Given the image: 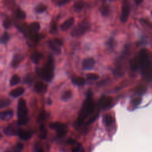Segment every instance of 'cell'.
Segmentation results:
<instances>
[{
  "label": "cell",
  "mask_w": 152,
  "mask_h": 152,
  "mask_svg": "<svg viewBox=\"0 0 152 152\" xmlns=\"http://www.w3.org/2000/svg\"><path fill=\"white\" fill-rule=\"evenodd\" d=\"M140 67L141 68L142 76L148 80L151 78V63L150 59L148 52L145 49H142L139 53Z\"/></svg>",
  "instance_id": "6da1fadb"
},
{
  "label": "cell",
  "mask_w": 152,
  "mask_h": 152,
  "mask_svg": "<svg viewBox=\"0 0 152 152\" xmlns=\"http://www.w3.org/2000/svg\"><path fill=\"white\" fill-rule=\"evenodd\" d=\"M95 109V104L92 99L91 93H88L86 99H85L82 108L80 110L78 118L77 121V125H81L84 121L90 115H91Z\"/></svg>",
  "instance_id": "7a4b0ae2"
},
{
  "label": "cell",
  "mask_w": 152,
  "mask_h": 152,
  "mask_svg": "<svg viewBox=\"0 0 152 152\" xmlns=\"http://www.w3.org/2000/svg\"><path fill=\"white\" fill-rule=\"evenodd\" d=\"M37 74L46 81L52 80L53 77V61L52 56H49L47 62L41 69H37Z\"/></svg>",
  "instance_id": "3957f363"
},
{
  "label": "cell",
  "mask_w": 152,
  "mask_h": 152,
  "mask_svg": "<svg viewBox=\"0 0 152 152\" xmlns=\"http://www.w3.org/2000/svg\"><path fill=\"white\" fill-rule=\"evenodd\" d=\"M28 110L26 106V101L24 99H20L18 102L17 105V116H18V124L20 125H26L28 121L27 117Z\"/></svg>",
  "instance_id": "277c9868"
},
{
  "label": "cell",
  "mask_w": 152,
  "mask_h": 152,
  "mask_svg": "<svg viewBox=\"0 0 152 152\" xmlns=\"http://www.w3.org/2000/svg\"><path fill=\"white\" fill-rule=\"evenodd\" d=\"M90 24L87 20H83L75 26L71 31L72 37H80L84 35L89 29Z\"/></svg>",
  "instance_id": "5b68a950"
},
{
  "label": "cell",
  "mask_w": 152,
  "mask_h": 152,
  "mask_svg": "<svg viewBox=\"0 0 152 152\" xmlns=\"http://www.w3.org/2000/svg\"><path fill=\"white\" fill-rule=\"evenodd\" d=\"M130 13V5L128 0H123L121 14L120 15V20L122 23H125L129 16Z\"/></svg>",
  "instance_id": "8992f818"
},
{
  "label": "cell",
  "mask_w": 152,
  "mask_h": 152,
  "mask_svg": "<svg viewBox=\"0 0 152 152\" xmlns=\"http://www.w3.org/2000/svg\"><path fill=\"white\" fill-rule=\"evenodd\" d=\"M112 103V99L110 97L102 96L99 100V104L102 109L108 108Z\"/></svg>",
  "instance_id": "52a82bcc"
},
{
  "label": "cell",
  "mask_w": 152,
  "mask_h": 152,
  "mask_svg": "<svg viewBox=\"0 0 152 152\" xmlns=\"http://www.w3.org/2000/svg\"><path fill=\"white\" fill-rule=\"evenodd\" d=\"M14 111L12 109H7L0 112V119L4 121H9L13 117Z\"/></svg>",
  "instance_id": "ba28073f"
},
{
  "label": "cell",
  "mask_w": 152,
  "mask_h": 152,
  "mask_svg": "<svg viewBox=\"0 0 152 152\" xmlns=\"http://www.w3.org/2000/svg\"><path fill=\"white\" fill-rule=\"evenodd\" d=\"M94 64H95V61L94 59L92 58H88L83 61V67L84 69L90 70L94 67Z\"/></svg>",
  "instance_id": "9c48e42d"
},
{
  "label": "cell",
  "mask_w": 152,
  "mask_h": 152,
  "mask_svg": "<svg viewBox=\"0 0 152 152\" xmlns=\"http://www.w3.org/2000/svg\"><path fill=\"white\" fill-rule=\"evenodd\" d=\"M75 20L74 17H70L65 21L60 27V28L62 31H66L68 30L74 23Z\"/></svg>",
  "instance_id": "30bf717a"
},
{
  "label": "cell",
  "mask_w": 152,
  "mask_h": 152,
  "mask_svg": "<svg viewBox=\"0 0 152 152\" xmlns=\"http://www.w3.org/2000/svg\"><path fill=\"white\" fill-rule=\"evenodd\" d=\"M48 46L49 48V49L55 54L59 55L61 53V49L59 48V46L56 44L52 40H49L47 42Z\"/></svg>",
  "instance_id": "8fae6325"
},
{
  "label": "cell",
  "mask_w": 152,
  "mask_h": 152,
  "mask_svg": "<svg viewBox=\"0 0 152 152\" xmlns=\"http://www.w3.org/2000/svg\"><path fill=\"white\" fill-rule=\"evenodd\" d=\"M88 4L83 1H78L74 3L73 9L75 12H80L87 7Z\"/></svg>",
  "instance_id": "7c38bea8"
},
{
  "label": "cell",
  "mask_w": 152,
  "mask_h": 152,
  "mask_svg": "<svg viewBox=\"0 0 152 152\" xmlns=\"http://www.w3.org/2000/svg\"><path fill=\"white\" fill-rule=\"evenodd\" d=\"M20 138H21L23 140H29L31 135H32V132L30 131H27L23 129H19L18 130V134H17Z\"/></svg>",
  "instance_id": "4fadbf2b"
},
{
  "label": "cell",
  "mask_w": 152,
  "mask_h": 152,
  "mask_svg": "<svg viewBox=\"0 0 152 152\" xmlns=\"http://www.w3.org/2000/svg\"><path fill=\"white\" fill-rule=\"evenodd\" d=\"M23 59V56L20 53L15 54L11 61V66L14 68L17 67Z\"/></svg>",
  "instance_id": "5bb4252c"
},
{
  "label": "cell",
  "mask_w": 152,
  "mask_h": 152,
  "mask_svg": "<svg viewBox=\"0 0 152 152\" xmlns=\"http://www.w3.org/2000/svg\"><path fill=\"white\" fill-rule=\"evenodd\" d=\"M130 66L131 70L133 71H135L138 69L140 67V59L138 56H136L131 59L130 62Z\"/></svg>",
  "instance_id": "9a60e30c"
},
{
  "label": "cell",
  "mask_w": 152,
  "mask_h": 152,
  "mask_svg": "<svg viewBox=\"0 0 152 152\" xmlns=\"http://www.w3.org/2000/svg\"><path fill=\"white\" fill-rule=\"evenodd\" d=\"M24 92V88L23 87H18L10 91V96L12 97H17L21 96Z\"/></svg>",
  "instance_id": "2e32d148"
},
{
  "label": "cell",
  "mask_w": 152,
  "mask_h": 152,
  "mask_svg": "<svg viewBox=\"0 0 152 152\" xmlns=\"http://www.w3.org/2000/svg\"><path fill=\"white\" fill-rule=\"evenodd\" d=\"M43 53L40 52H34L31 55V59L34 64H38L43 58Z\"/></svg>",
  "instance_id": "e0dca14e"
},
{
  "label": "cell",
  "mask_w": 152,
  "mask_h": 152,
  "mask_svg": "<svg viewBox=\"0 0 152 152\" xmlns=\"http://www.w3.org/2000/svg\"><path fill=\"white\" fill-rule=\"evenodd\" d=\"M72 82L77 86H83L85 84V80L81 77L74 75L72 77Z\"/></svg>",
  "instance_id": "ac0fdd59"
},
{
  "label": "cell",
  "mask_w": 152,
  "mask_h": 152,
  "mask_svg": "<svg viewBox=\"0 0 152 152\" xmlns=\"http://www.w3.org/2000/svg\"><path fill=\"white\" fill-rule=\"evenodd\" d=\"M46 86L42 81L36 82L34 85V89L37 93H41L42 91H46Z\"/></svg>",
  "instance_id": "d6986e66"
},
{
  "label": "cell",
  "mask_w": 152,
  "mask_h": 152,
  "mask_svg": "<svg viewBox=\"0 0 152 152\" xmlns=\"http://www.w3.org/2000/svg\"><path fill=\"white\" fill-rule=\"evenodd\" d=\"M4 132L7 135H15L18 134V131H17L14 127L11 126H7L4 129Z\"/></svg>",
  "instance_id": "ffe728a7"
},
{
  "label": "cell",
  "mask_w": 152,
  "mask_h": 152,
  "mask_svg": "<svg viewBox=\"0 0 152 152\" xmlns=\"http://www.w3.org/2000/svg\"><path fill=\"white\" fill-rule=\"evenodd\" d=\"M40 28V24L37 22H33L30 24L29 26V30L31 33H37Z\"/></svg>",
  "instance_id": "44dd1931"
},
{
  "label": "cell",
  "mask_w": 152,
  "mask_h": 152,
  "mask_svg": "<svg viewBox=\"0 0 152 152\" xmlns=\"http://www.w3.org/2000/svg\"><path fill=\"white\" fill-rule=\"evenodd\" d=\"M99 11L103 16H104V17L107 16L109 14L110 11V7H109V5H106V4L102 5L99 8Z\"/></svg>",
  "instance_id": "7402d4cb"
},
{
  "label": "cell",
  "mask_w": 152,
  "mask_h": 152,
  "mask_svg": "<svg viewBox=\"0 0 152 152\" xmlns=\"http://www.w3.org/2000/svg\"><path fill=\"white\" fill-rule=\"evenodd\" d=\"M11 100L7 98H0V109L8 106L11 104Z\"/></svg>",
  "instance_id": "603a6c76"
},
{
  "label": "cell",
  "mask_w": 152,
  "mask_h": 152,
  "mask_svg": "<svg viewBox=\"0 0 152 152\" xmlns=\"http://www.w3.org/2000/svg\"><path fill=\"white\" fill-rule=\"evenodd\" d=\"M47 9V6L43 4H40L37 5L35 8H34V11L35 12L37 13V14H40V13H42L43 12H45Z\"/></svg>",
  "instance_id": "cb8c5ba5"
},
{
  "label": "cell",
  "mask_w": 152,
  "mask_h": 152,
  "mask_svg": "<svg viewBox=\"0 0 152 152\" xmlns=\"http://www.w3.org/2000/svg\"><path fill=\"white\" fill-rule=\"evenodd\" d=\"M103 122L106 126H110L113 123V118L110 114H106L104 116Z\"/></svg>",
  "instance_id": "d4e9b609"
},
{
  "label": "cell",
  "mask_w": 152,
  "mask_h": 152,
  "mask_svg": "<svg viewBox=\"0 0 152 152\" xmlns=\"http://www.w3.org/2000/svg\"><path fill=\"white\" fill-rule=\"evenodd\" d=\"M39 131H40V134H39V137L40 138L42 139H44L46 137L48 132L45 126L44 125L42 124L40 127H39Z\"/></svg>",
  "instance_id": "484cf974"
},
{
  "label": "cell",
  "mask_w": 152,
  "mask_h": 152,
  "mask_svg": "<svg viewBox=\"0 0 152 152\" xmlns=\"http://www.w3.org/2000/svg\"><path fill=\"white\" fill-rule=\"evenodd\" d=\"M20 82V78L18 75H14L12 76V77L11 78L10 80V85L11 86H15L17 84H18Z\"/></svg>",
  "instance_id": "4316f807"
},
{
  "label": "cell",
  "mask_w": 152,
  "mask_h": 152,
  "mask_svg": "<svg viewBox=\"0 0 152 152\" xmlns=\"http://www.w3.org/2000/svg\"><path fill=\"white\" fill-rule=\"evenodd\" d=\"M10 39V36L7 32H4L3 34L0 37V43L5 44Z\"/></svg>",
  "instance_id": "83f0119b"
},
{
  "label": "cell",
  "mask_w": 152,
  "mask_h": 152,
  "mask_svg": "<svg viewBox=\"0 0 152 152\" xmlns=\"http://www.w3.org/2000/svg\"><path fill=\"white\" fill-rule=\"evenodd\" d=\"M146 91H147V88L144 85H139L135 88L136 93H137L138 94H140V95L144 94L146 92Z\"/></svg>",
  "instance_id": "f1b7e54d"
},
{
  "label": "cell",
  "mask_w": 152,
  "mask_h": 152,
  "mask_svg": "<svg viewBox=\"0 0 152 152\" xmlns=\"http://www.w3.org/2000/svg\"><path fill=\"white\" fill-rule=\"evenodd\" d=\"M72 95V93L71 91L70 90H67L65 91L61 96V99L64 101H66L68 100H69Z\"/></svg>",
  "instance_id": "f546056e"
},
{
  "label": "cell",
  "mask_w": 152,
  "mask_h": 152,
  "mask_svg": "<svg viewBox=\"0 0 152 152\" xmlns=\"http://www.w3.org/2000/svg\"><path fill=\"white\" fill-rule=\"evenodd\" d=\"M15 15L18 18L21 19V20L25 19V18L26 17V14L25 12L20 9H17L16 10Z\"/></svg>",
  "instance_id": "4dcf8cb0"
},
{
  "label": "cell",
  "mask_w": 152,
  "mask_h": 152,
  "mask_svg": "<svg viewBox=\"0 0 152 152\" xmlns=\"http://www.w3.org/2000/svg\"><path fill=\"white\" fill-rule=\"evenodd\" d=\"M64 125L63 124L61 123V122H52L50 124L49 126L51 129L58 131V129H59L62 126Z\"/></svg>",
  "instance_id": "1f68e13d"
},
{
  "label": "cell",
  "mask_w": 152,
  "mask_h": 152,
  "mask_svg": "<svg viewBox=\"0 0 152 152\" xmlns=\"http://www.w3.org/2000/svg\"><path fill=\"white\" fill-rule=\"evenodd\" d=\"M56 131H57V134H58V136L63 137L67 132V127L65 125H64L59 129H58Z\"/></svg>",
  "instance_id": "d6a6232c"
},
{
  "label": "cell",
  "mask_w": 152,
  "mask_h": 152,
  "mask_svg": "<svg viewBox=\"0 0 152 152\" xmlns=\"http://www.w3.org/2000/svg\"><path fill=\"white\" fill-rule=\"evenodd\" d=\"M87 78L89 80H97L99 78V75L97 74H94V73H88L86 75Z\"/></svg>",
  "instance_id": "836d02e7"
},
{
  "label": "cell",
  "mask_w": 152,
  "mask_h": 152,
  "mask_svg": "<svg viewBox=\"0 0 152 152\" xmlns=\"http://www.w3.org/2000/svg\"><path fill=\"white\" fill-rule=\"evenodd\" d=\"M142 101V99L140 97H136V98H134L132 101H131V104L133 107H136L137 106H138L141 102Z\"/></svg>",
  "instance_id": "e575fe53"
},
{
  "label": "cell",
  "mask_w": 152,
  "mask_h": 152,
  "mask_svg": "<svg viewBox=\"0 0 152 152\" xmlns=\"http://www.w3.org/2000/svg\"><path fill=\"white\" fill-rule=\"evenodd\" d=\"M11 24V21L9 18H7L4 20V21H3V27L5 28H7V29L8 28L10 27Z\"/></svg>",
  "instance_id": "d590c367"
},
{
  "label": "cell",
  "mask_w": 152,
  "mask_h": 152,
  "mask_svg": "<svg viewBox=\"0 0 152 152\" xmlns=\"http://www.w3.org/2000/svg\"><path fill=\"white\" fill-rule=\"evenodd\" d=\"M32 77L30 75H27L25 77L24 79V81L25 83V84H30L32 82Z\"/></svg>",
  "instance_id": "8d00e7d4"
},
{
  "label": "cell",
  "mask_w": 152,
  "mask_h": 152,
  "mask_svg": "<svg viewBox=\"0 0 152 152\" xmlns=\"http://www.w3.org/2000/svg\"><path fill=\"white\" fill-rule=\"evenodd\" d=\"M71 0H56L57 5H63L68 3Z\"/></svg>",
  "instance_id": "74e56055"
},
{
  "label": "cell",
  "mask_w": 152,
  "mask_h": 152,
  "mask_svg": "<svg viewBox=\"0 0 152 152\" xmlns=\"http://www.w3.org/2000/svg\"><path fill=\"white\" fill-rule=\"evenodd\" d=\"M81 149V145L80 144L75 145L71 150V152H79Z\"/></svg>",
  "instance_id": "f35d334b"
},
{
  "label": "cell",
  "mask_w": 152,
  "mask_h": 152,
  "mask_svg": "<svg viewBox=\"0 0 152 152\" xmlns=\"http://www.w3.org/2000/svg\"><path fill=\"white\" fill-rule=\"evenodd\" d=\"M56 44H57L59 46H62L63 45V42L62 40L59 39V38H55L53 40Z\"/></svg>",
  "instance_id": "ab89813d"
},
{
  "label": "cell",
  "mask_w": 152,
  "mask_h": 152,
  "mask_svg": "<svg viewBox=\"0 0 152 152\" xmlns=\"http://www.w3.org/2000/svg\"><path fill=\"white\" fill-rule=\"evenodd\" d=\"M45 118V111H42V112L40 113V115L38 116V121H41L43 120Z\"/></svg>",
  "instance_id": "60d3db41"
},
{
  "label": "cell",
  "mask_w": 152,
  "mask_h": 152,
  "mask_svg": "<svg viewBox=\"0 0 152 152\" xmlns=\"http://www.w3.org/2000/svg\"><path fill=\"white\" fill-rule=\"evenodd\" d=\"M17 148L18 149V150H21L23 148V144L21 143H18L17 144Z\"/></svg>",
  "instance_id": "b9f144b4"
},
{
  "label": "cell",
  "mask_w": 152,
  "mask_h": 152,
  "mask_svg": "<svg viewBox=\"0 0 152 152\" xmlns=\"http://www.w3.org/2000/svg\"><path fill=\"white\" fill-rule=\"evenodd\" d=\"M134 1L137 5H139L142 2L143 0H134Z\"/></svg>",
  "instance_id": "7bdbcfd3"
},
{
  "label": "cell",
  "mask_w": 152,
  "mask_h": 152,
  "mask_svg": "<svg viewBox=\"0 0 152 152\" xmlns=\"http://www.w3.org/2000/svg\"><path fill=\"white\" fill-rule=\"evenodd\" d=\"M68 142H69L70 144H74V143L75 142V140H72V139H69V141H68Z\"/></svg>",
  "instance_id": "ee69618b"
},
{
  "label": "cell",
  "mask_w": 152,
  "mask_h": 152,
  "mask_svg": "<svg viewBox=\"0 0 152 152\" xmlns=\"http://www.w3.org/2000/svg\"><path fill=\"white\" fill-rule=\"evenodd\" d=\"M37 152H43V150L42 148H38L37 149Z\"/></svg>",
  "instance_id": "f6af8a7d"
},
{
  "label": "cell",
  "mask_w": 152,
  "mask_h": 152,
  "mask_svg": "<svg viewBox=\"0 0 152 152\" xmlns=\"http://www.w3.org/2000/svg\"><path fill=\"white\" fill-rule=\"evenodd\" d=\"M1 137H2V135H1V134H0V138H1Z\"/></svg>",
  "instance_id": "bcb514c9"
},
{
  "label": "cell",
  "mask_w": 152,
  "mask_h": 152,
  "mask_svg": "<svg viewBox=\"0 0 152 152\" xmlns=\"http://www.w3.org/2000/svg\"><path fill=\"white\" fill-rule=\"evenodd\" d=\"M81 152H84V150H82Z\"/></svg>",
  "instance_id": "7dc6e473"
},
{
  "label": "cell",
  "mask_w": 152,
  "mask_h": 152,
  "mask_svg": "<svg viewBox=\"0 0 152 152\" xmlns=\"http://www.w3.org/2000/svg\"><path fill=\"white\" fill-rule=\"evenodd\" d=\"M100 1H105V0H100Z\"/></svg>",
  "instance_id": "c3c4849f"
}]
</instances>
